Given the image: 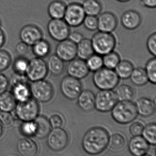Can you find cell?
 Segmentation results:
<instances>
[{"instance_id": "obj_1", "label": "cell", "mask_w": 156, "mask_h": 156, "mask_svg": "<svg viewBox=\"0 0 156 156\" xmlns=\"http://www.w3.org/2000/svg\"><path fill=\"white\" fill-rule=\"evenodd\" d=\"M109 133L102 127H94L88 129L82 139V146L89 155H96L103 152L108 146Z\"/></svg>"}, {"instance_id": "obj_2", "label": "cell", "mask_w": 156, "mask_h": 156, "mask_svg": "<svg viewBox=\"0 0 156 156\" xmlns=\"http://www.w3.org/2000/svg\"><path fill=\"white\" fill-rule=\"evenodd\" d=\"M111 111L114 120L122 125L131 123L138 115L136 104L131 100L117 102Z\"/></svg>"}, {"instance_id": "obj_3", "label": "cell", "mask_w": 156, "mask_h": 156, "mask_svg": "<svg viewBox=\"0 0 156 156\" xmlns=\"http://www.w3.org/2000/svg\"><path fill=\"white\" fill-rule=\"evenodd\" d=\"M93 81L99 90H113L118 85L119 78L114 69L102 67L94 72Z\"/></svg>"}, {"instance_id": "obj_4", "label": "cell", "mask_w": 156, "mask_h": 156, "mask_svg": "<svg viewBox=\"0 0 156 156\" xmlns=\"http://www.w3.org/2000/svg\"><path fill=\"white\" fill-rule=\"evenodd\" d=\"M91 41L95 53L101 56L113 51L116 45L115 37L111 33L98 31Z\"/></svg>"}, {"instance_id": "obj_5", "label": "cell", "mask_w": 156, "mask_h": 156, "mask_svg": "<svg viewBox=\"0 0 156 156\" xmlns=\"http://www.w3.org/2000/svg\"><path fill=\"white\" fill-rule=\"evenodd\" d=\"M14 110L16 116L21 121H32L39 115L40 106L36 100L30 98L25 101L17 102Z\"/></svg>"}, {"instance_id": "obj_6", "label": "cell", "mask_w": 156, "mask_h": 156, "mask_svg": "<svg viewBox=\"0 0 156 156\" xmlns=\"http://www.w3.org/2000/svg\"><path fill=\"white\" fill-rule=\"evenodd\" d=\"M30 89L31 96L37 102L41 103L51 101L54 94L53 87L51 83L44 79L32 82Z\"/></svg>"}, {"instance_id": "obj_7", "label": "cell", "mask_w": 156, "mask_h": 156, "mask_svg": "<svg viewBox=\"0 0 156 156\" xmlns=\"http://www.w3.org/2000/svg\"><path fill=\"white\" fill-rule=\"evenodd\" d=\"M48 73L46 62L43 58L36 57L29 61L25 74L29 80L34 82L44 79Z\"/></svg>"}, {"instance_id": "obj_8", "label": "cell", "mask_w": 156, "mask_h": 156, "mask_svg": "<svg viewBox=\"0 0 156 156\" xmlns=\"http://www.w3.org/2000/svg\"><path fill=\"white\" fill-rule=\"evenodd\" d=\"M46 137L48 147L54 151L63 150L69 143L68 133L62 127L53 128Z\"/></svg>"}, {"instance_id": "obj_9", "label": "cell", "mask_w": 156, "mask_h": 156, "mask_svg": "<svg viewBox=\"0 0 156 156\" xmlns=\"http://www.w3.org/2000/svg\"><path fill=\"white\" fill-rule=\"evenodd\" d=\"M86 16L82 4L72 2L66 5L63 19L70 27L76 28L83 24Z\"/></svg>"}, {"instance_id": "obj_10", "label": "cell", "mask_w": 156, "mask_h": 156, "mask_svg": "<svg viewBox=\"0 0 156 156\" xmlns=\"http://www.w3.org/2000/svg\"><path fill=\"white\" fill-rule=\"evenodd\" d=\"M47 29L51 38L58 42L68 39L71 33L70 26L63 19H51Z\"/></svg>"}, {"instance_id": "obj_11", "label": "cell", "mask_w": 156, "mask_h": 156, "mask_svg": "<svg viewBox=\"0 0 156 156\" xmlns=\"http://www.w3.org/2000/svg\"><path fill=\"white\" fill-rule=\"evenodd\" d=\"M62 94L69 100L77 99L82 91V84L79 79L70 76H65L62 79L60 85Z\"/></svg>"}, {"instance_id": "obj_12", "label": "cell", "mask_w": 156, "mask_h": 156, "mask_svg": "<svg viewBox=\"0 0 156 156\" xmlns=\"http://www.w3.org/2000/svg\"><path fill=\"white\" fill-rule=\"evenodd\" d=\"M118 100L115 92L112 90H100L95 95V108L99 112L111 111Z\"/></svg>"}, {"instance_id": "obj_13", "label": "cell", "mask_w": 156, "mask_h": 156, "mask_svg": "<svg viewBox=\"0 0 156 156\" xmlns=\"http://www.w3.org/2000/svg\"><path fill=\"white\" fill-rule=\"evenodd\" d=\"M21 41L32 46L37 42L44 38V33L41 28L37 24L29 23L21 29L19 34Z\"/></svg>"}, {"instance_id": "obj_14", "label": "cell", "mask_w": 156, "mask_h": 156, "mask_svg": "<svg viewBox=\"0 0 156 156\" xmlns=\"http://www.w3.org/2000/svg\"><path fill=\"white\" fill-rule=\"evenodd\" d=\"M55 55L64 62H70L77 56V44L68 39L59 42L55 48Z\"/></svg>"}, {"instance_id": "obj_15", "label": "cell", "mask_w": 156, "mask_h": 156, "mask_svg": "<svg viewBox=\"0 0 156 156\" xmlns=\"http://www.w3.org/2000/svg\"><path fill=\"white\" fill-rule=\"evenodd\" d=\"M66 72L68 75L80 80L87 76L90 70L85 60L75 58L69 62Z\"/></svg>"}, {"instance_id": "obj_16", "label": "cell", "mask_w": 156, "mask_h": 156, "mask_svg": "<svg viewBox=\"0 0 156 156\" xmlns=\"http://www.w3.org/2000/svg\"><path fill=\"white\" fill-rule=\"evenodd\" d=\"M97 17L98 30L112 33L116 29L118 21L116 16L113 12H105L100 13Z\"/></svg>"}, {"instance_id": "obj_17", "label": "cell", "mask_w": 156, "mask_h": 156, "mask_svg": "<svg viewBox=\"0 0 156 156\" xmlns=\"http://www.w3.org/2000/svg\"><path fill=\"white\" fill-rule=\"evenodd\" d=\"M120 21L125 29L134 30L140 26L142 22V17L136 11L129 10L122 14Z\"/></svg>"}, {"instance_id": "obj_18", "label": "cell", "mask_w": 156, "mask_h": 156, "mask_svg": "<svg viewBox=\"0 0 156 156\" xmlns=\"http://www.w3.org/2000/svg\"><path fill=\"white\" fill-rule=\"evenodd\" d=\"M149 147V144L141 136H134L130 139L128 144L129 152L135 156H145Z\"/></svg>"}, {"instance_id": "obj_19", "label": "cell", "mask_w": 156, "mask_h": 156, "mask_svg": "<svg viewBox=\"0 0 156 156\" xmlns=\"http://www.w3.org/2000/svg\"><path fill=\"white\" fill-rule=\"evenodd\" d=\"M17 150L22 156H35L38 153V145L28 137L20 139L17 142Z\"/></svg>"}, {"instance_id": "obj_20", "label": "cell", "mask_w": 156, "mask_h": 156, "mask_svg": "<svg viewBox=\"0 0 156 156\" xmlns=\"http://www.w3.org/2000/svg\"><path fill=\"white\" fill-rule=\"evenodd\" d=\"M95 95L91 90L82 91L77 97V105L80 109L86 112H90L95 108Z\"/></svg>"}, {"instance_id": "obj_21", "label": "cell", "mask_w": 156, "mask_h": 156, "mask_svg": "<svg viewBox=\"0 0 156 156\" xmlns=\"http://www.w3.org/2000/svg\"><path fill=\"white\" fill-rule=\"evenodd\" d=\"M138 114L143 117L152 115L156 110L155 101L149 98L142 97L139 98L136 104Z\"/></svg>"}, {"instance_id": "obj_22", "label": "cell", "mask_w": 156, "mask_h": 156, "mask_svg": "<svg viewBox=\"0 0 156 156\" xmlns=\"http://www.w3.org/2000/svg\"><path fill=\"white\" fill-rule=\"evenodd\" d=\"M66 5L62 0H54L48 5L47 12L51 19H63Z\"/></svg>"}, {"instance_id": "obj_23", "label": "cell", "mask_w": 156, "mask_h": 156, "mask_svg": "<svg viewBox=\"0 0 156 156\" xmlns=\"http://www.w3.org/2000/svg\"><path fill=\"white\" fill-rule=\"evenodd\" d=\"M34 121L37 128L35 136L39 139L46 137L51 129L49 119L44 116L38 115Z\"/></svg>"}, {"instance_id": "obj_24", "label": "cell", "mask_w": 156, "mask_h": 156, "mask_svg": "<svg viewBox=\"0 0 156 156\" xmlns=\"http://www.w3.org/2000/svg\"><path fill=\"white\" fill-rule=\"evenodd\" d=\"M48 72L54 76H59L63 73L64 62L55 54L52 55L48 58L47 62Z\"/></svg>"}, {"instance_id": "obj_25", "label": "cell", "mask_w": 156, "mask_h": 156, "mask_svg": "<svg viewBox=\"0 0 156 156\" xmlns=\"http://www.w3.org/2000/svg\"><path fill=\"white\" fill-rule=\"evenodd\" d=\"M17 104L12 92L5 91L0 94V110L11 112L15 109Z\"/></svg>"}, {"instance_id": "obj_26", "label": "cell", "mask_w": 156, "mask_h": 156, "mask_svg": "<svg viewBox=\"0 0 156 156\" xmlns=\"http://www.w3.org/2000/svg\"><path fill=\"white\" fill-rule=\"evenodd\" d=\"M91 40L83 38L77 44V56L82 60H87L94 54Z\"/></svg>"}, {"instance_id": "obj_27", "label": "cell", "mask_w": 156, "mask_h": 156, "mask_svg": "<svg viewBox=\"0 0 156 156\" xmlns=\"http://www.w3.org/2000/svg\"><path fill=\"white\" fill-rule=\"evenodd\" d=\"M12 87V93L17 102H23L31 98L30 86L28 83L18 84Z\"/></svg>"}, {"instance_id": "obj_28", "label": "cell", "mask_w": 156, "mask_h": 156, "mask_svg": "<svg viewBox=\"0 0 156 156\" xmlns=\"http://www.w3.org/2000/svg\"><path fill=\"white\" fill-rule=\"evenodd\" d=\"M31 47L32 51L36 57L44 58L47 57L51 52V44L44 38L38 41Z\"/></svg>"}, {"instance_id": "obj_29", "label": "cell", "mask_w": 156, "mask_h": 156, "mask_svg": "<svg viewBox=\"0 0 156 156\" xmlns=\"http://www.w3.org/2000/svg\"><path fill=\"white\" fill-rule=\"evenodd\" d=\"M86 15L98 17L103 9L99 0H84L82 4Z\"/></svg>"}, {"instance_id": "obj_30", "label": "cell", "mask_w": 156, "mask_h": 156, "mask_svg": "<svg viewBox=\"0 0 156 156\" xmlns=\"http://www.w3.org/2000/svg\"><path fill=\"white\" fill-rule=\"evenodd\" d=\"M126 144V140L123 135L115 133L109 136L108 146L109 149L113 152H118L124 149Z\"/></svg>"}, {"instance_id": "obj_31", "label": "cell", "mask_w": 156, "mask_h": 156, "mask_svg": "<svg viewBox=\"0 0 156 156\" xmlns=\"http://www.w3.org/2000/svg\"><path fill=\"white\" fill-rule=\"evenodd\" d=\"M134 69L131 62L127 60H123L119 62L115 68V71L119 79H127L129 78Z\"/></svg>"}, {"instance_id": "obj_32", "label": "cell", "mask_w": 156, "mask_h": 156, "mask_svg": "<svg viewBox=\"0 0 156 156\" xmlns=\"http://www.w3.org/2000/svg\"><path fill=\"white\" fill-rule=\"evenodd\" d=\"M129 78L131 82L137 86L145 85L149 81L145 69L141 67L134 69Z\"/></svg>"}, {"instance_id": "obj_33", "label": "cell", "mask_w": 156, "mask_h": 156, "mask_svg": "<svg viewBox=\"0 0 156 156\" xmlns=\"http://www.w3.org/2000/svg\"><path fill=\"white\" fill-rule=\"evenodd\" d=\"M115 93L119 101H130L133 99L135 95V91L133 88L127 84L119 86L117 88Z\"/></svg>"}, {"instance_id": "obj_34", "label": "cell", "mask_w": 156, "mask_h": 156, "mask_svg": "<svg viewBox=\"0 0 156 156\" xmlns=\"http://www.w3.org/2000/svg\"><path fill=\"white\" fill-rule=\"evenodd\" d=\"M141 135L149 144L151 145H156V124L151 123L144 126Z\"/></svg>"}, {"instance_id": "obj_35", "label": "cell", "mask_w": 156, "mask_h": 156, "mask_svg": "<svg viewBox=\"0 0 156 156\" xmlns=\"http://www.w3.org/2000/svg\"><path fill=\"white\" fill-rule=\"evenodd\" d=\"M120 61L119 55L114 51L103 55V66L108 69H115Z\"/></svg>"}, {"instance_id": "obj_36", "label": "cell", "mask_w": 156, "mask_h": 156, "mask_svg": "<svg viewBox=\"0 0 156 156\" xmlns=\"http://www.w3.org/2000/svg\"><path fill=\"white\" fill-rule=\"evenodd\" d=\"M86 61L90 71L94 72L103 67V57L99 55L94 54Z\"/></svg>"}, {"instance_id": "obj_37", "label": "cell", "mask_w": 156, "mask_h": 156, "mask_svg": "<svg viewBox=\"0 0 156 156\" xmlns=\"http://www.w3.org/2000/svg\"><path fill=\"white\" fill-rule=\"evenodd\" d=\"M36 128V124L34 120L23 121L20 126V131L23 136L30 137L35 136Z\"/></svg>"}, {"instance_id": "obj_38", "label": "cell", "mask_w": 156, "mask_h": 156, "mask_svg": "<svg viewBox=\"0 0 156 156\" xmlns=\"http://www.w3.org/2000/svg\"><path fill=\"white\" fill-rule=\"evenodd\" d=\"M149 82L155 84L156 83V60L155 57L150 59L145 69Z\"/></svg>"}, {"instance_id": "obj_39", "label": "cell", "mask_w": 156, "mask_h": 156, "mask_svg": "<svg viewBox=\"0 0 156 156\" xmlns=\"http://www.w3.org/2000/svg\"><path fill=\"white\" fill-rule=\"evenodd\" d=\"M29 61L24 56H19L13 62V69L15 73L25 74L28 67Z\"/></svg>"}, {"instance_id": "obj_40", "label": "cell", "mask_w": 156, "mask_h": 156, "mask_svg": "<svg viewBox=\"0 0 156 156\" xmlns=\"http://www.w3.org/2000/svg\"><path fill=\"white\" fill-rule=\"evenodd\" d=\"M12 63V56L7 50L0 49V72L8 69Z\"/></svg>"}, {"instance_id": "obj_41", "label": "cell", "mask_w": 156, "mask_h": 156, "mask_svg": "<svg viewBox=\"0 0 156 156\" xmlns=\"http://www.w3.org/2000/svg\"><path fill=\"white\" fill-rule=\"evenodd\" d=\"M15 118L11 112L1 111L0 112V123L3 127L9 128L13 126Z\"/></svg>"}, {"instance_id": "obj_42", "label": "cell", "mask_w": 156, "mask_h": 156, "mask_svg": "<svg viewBox=\"0 0 156 156\" xmlns=\"http://www.w3.org/2000/svg\"><path fill=\"white\" fill-rule=\"evenodd\" d=\"M85 28L90 31H94L98 30V17L86 15L83 23Z\"/></svg>"}, {"instance_id": "obj_43", "label": "cell", "mask_w": 156, "mask_h": 156, "mask_svg": "<svg viewBox=\"0 0 156 156\" xmlns=\"http://www.w3.org/2000/svg\"><path fill=\"white\" fill-rule=\"evenodd\" d=\"M9 84L12 87L20 83H28L29 79L25 74L19 73H15L11 77Z\"/></svg>"}, {"instance_id": "obj_44", "label": "cell", "mask_w": 156, "mask_h": 156, "mask_svg": "<svg viewBox=\"0 0 156 156\" xmlns=\"http://www.w3.org/2000/svg\"><path fill=\"white\" fill-rule=\"evenodd\" d=\"M147 47L151 54L155 57L156 55V33L151 34L147 41Z\"/></svg>"}, {"instance_id": "obj_45", "label": "cell", "mask_w": 156, "mask_h": 156, "mask_svg": "<svg viewBox=\"0 0 156 156\" xmlns=\"http://www.w3.org/2000/svg\"><path fill=\"white\" fill-rule=\"evenodd\" d=\"M144 126L141 122L136 121L130 125L129 131L132 136H141Z\"/></svg>"}, {"instance_id": "obj_46", "label": "cell", "mask_w": 156, "mask_h": 156, "mask_svg": "<svg viewBox=\"0 0 156 156\" xmlns=\"http://www.w3.org/2000/svg\"><path fill=\"white\" fill-rule=\"evenodd\" d=\"M51 128L62 127L63 124V119L60 115L58 114H54L51 116L49 119Z\"/></svg>"}, {"instance_id": "obj_47", "label": "cell", "mask_w": 156, "mask_h": 156, "mask_svg": "<svg viewBox=\"0 0 156 156\" xmlns=\"http://www.w3.org/2000/svg\"><path fill=\"white\" fill-rule=\"evenodd\" d=\"M30 46L21 41L15 46V51L19 56H24L29 52Z\"/></svg>"}, {"instance_id": "obj_48", "label": "cell", "mask_w": 156, "mask_h": 156, "mask_svg": "<svg viewBox=\"0 0 156 156\" xmlns=\"http://www.w3.org/2000/svg\"><path fill=\"white\" fill-rule=\"evenodd\" d=\"M9 85V81L8 77L0 73V94L7 91Z\"/></svg>"}, {"instance_id": "obj_49", "label": "cell", "mask_w": 156, "mask_h": 156, "mask_svg": "<svg viewBox=\"0 0 156 156\" xmlns=\"http://www.w3.org/2000/svg\"><path fill=\"white\" fill-rule=\"evenodd\" d=\"M83 38V35L82 33L78 31H74L70 33L68 39L74 43L77 44Z\"/></svg>"}, {"instance_id": "obj_50", "label": "cell", "mask_w": 156, "mask_h": 156, "mask_svg": "<svg viewBox=\"0 0 156 156\" xmlns=\"http://www.w3.org/2000/svg\"><path fill=\"white\" fill-rule=\"evenodd\" d=\"M141 5L148 9H155L156 7V0H140Z\"/></svg>"}, {"instance_id": "obj_51", "label": "cell", "mask_w": 156, "mask_h": 156, "mask_svg": "<svg viewBox=\"0 0 156 156\" xmlns=\"http://www.w3.org/2000/svg\"><path fill=\"white\" fill-rule=\"evenodd\" d=\"M7 41V35L2 27L0 28V49L3 47Z\"/></svg>"}, {"instance_id": "obj_52", "label": "cell", "mask_w": 156, "mask_h": 156, "mask_svg": "<svg viewBox=\"0 0 156 156\" xmlns=\"http://www.w3.org/2000/svg\"><path fill=\"white\" fill-rule=\"evenodd\" d=\"M3 133V126L0 123V137H1Z\"/></svg>"}, {"instance_id": "obj_53", "label": "cell", "mask_w": 156, "mask_h": 156, "mask_svg": "<svg viewBox=\"0 0 156 156\" xmlns=\"http://www.w3.org/2000/svg\"><path fill=\"white\" fill-rule=\"evenodd\" d=\"M116 1L121 3H126V2H129L131 0H116Z\"/></svg>"}, {"instance_id": "obj_54", "label": "cell", "mask_w": 156, "mask_h": 156, "mask_svg": "<svg viewBox=\"0 0 156 156\" xmlns=\"http://www.w3.org/2000/svg\"><path fill=\"white\" fill-rule=\"evenodd\" d=\"M2 26V22L1 20H0V28H1Z\"/></svg>"}]
</instances>
